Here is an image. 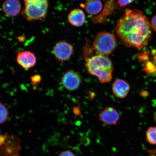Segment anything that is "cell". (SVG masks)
Masks as SVG:
<instances>
[{
  "label": "cell",
  "instance_id": "obj_7",
  "mask_svg": "<svg viewBox=\"0 0 156 156\" xmlns=\"http://www.w3.org/2000/svg\"><path fill=\"white\" fill-rule=\"evenodd\" d=\"M80 76L73 71H68L64 74L61 79V83L65 89L69 91L76 90L81 83Z\"/></svg>",
  "mask_w": 156,
  "mask_h": 156
},
{
  "label": "cell",
  "instance_id": "obj_20",
  "mask_svg": "<svg viewBox=\"0 0 156 156\" xmlns=\"http://www.w3.org/2000/svg\"><path fill=\"white\" fill-rule=\"evenodd\" d=\"M151 55L152 58V61L154 66L156 69V47L155 48L152 50L151 52Z\"/></svg>",
  "mask_w": 156,
  "mask_h": 156
},
{
  "label": "cell",
  "instance_id": "obj_26",
  "mask_svg": "<svg viewBox=\"0 0 156 156\" xmlns=\"http://www.w3.org/2000/svg\"><path fill=\"white\" fill-rule=\"evenodd\" d=\"M154 121L156 123V111L154 115Z\"/></svg>",
  "mask_w": 156,
  "mask_h": 156
},
{
  "label": "cell",
  "instance_id": "obj_22",
  "mask_svg": "<svg viewBox=\"0 0 156 156\" xmlns=\"http://www.w3.org/2000/svg\"><path fill=\"white\" fill-rule=\"evenodd\" d=\"M73 112L74 114L76 115L80 116H81V112L80 110V107L79 106L74 107L73 108Z\"/></svg>",
  "mask_w": 156,
  "mask_h": 156
},
{
  "label": "cell",
  "instance_id": "obj_2",
  "mask_svg": "<svg viewBox=\"0 0 156 156\" xmlns=\"http://www.w3.org/2000/svg\"><path fill=\"white\" fill-rule=\"evenodd\" d=\"M85 67L90 75L95 76L101 83H108L112 79L114 69L112 61L107 56L98 55L85 58Z\"/></svg>",
  "mask_w": 156,
  "mask_h": 156
},
{
  "label": "cell",
  "instance_id": "obj_19",
  "mask_svg": "<svg viewBox=\"0 0 156 156\" xmlns=\"http://www.w3.org/2000/svg\"><path fill=\"white\" fill-rule=\"evenodd\" d=\"M58 156H75V155L72 151H65L61 152Z\"/></svg>",
  "mask_w": 156,
  "mask_h": 156
},
{
  "label": "cell",
  "instance_id": "obj_13",
  "mask_svg": "<svg viewBox=\"0 0 156 156\" xmlns=\"http://www.w3.org/2000/svg\"><path fill=\"white\" fill-rule=\"evenodd\" d=\"M85 15L83 11L81 9H76L72 10L68 16V20L73 26L81 27L85 21Z\"/></svg>",
  "mask_w": 156,
  "mask_h": 156
},
{
  "label": "cell",
  "instance_id": "obj_15",
  "mask_svg": "<svg viewBox=\"0 0 156 156\" xmlns=\"http://www.w3.org/2000/svg\"><path fill=\"white\" fill-rule=\"evenodd\" d=\"M148 142L152 145H156V127H150L146 133Z\"/></svg>",
  "mask_w": 156,
  "mask_h": 156
},
{
  "label": "cell",
  "instance_id": "obj_23",
  "mask_svg": "<svg viewBox=\"0 0 156 156\" xmlns=\"http://www.w3.org/2000/svg\"><path fill=\"white\" fill-rule=\"evenodd\" d=\"M146 151L149 153L150 156H156V149L151 150L146 149Z\"/></svg>",
  "mask_w": 156,
  "mask_h": 156
},
{
  "label": "cell",
  "instance_id": "obj_1",
  "mask_svg": "<svg viewBox=\"0 0 156 156\" xmlns=\"http://www.w3.org/2000/svg\"><path fill=\"white\" fill-rule=\"evenodd\" d=\"M115 30L122 43L139 50L147 45L151 35L149 20L138 9H126Z\"/></svg>",
  "mask_w": 156,
  "mask_h": 156
},
{
  "label": "cell",
  "instance_id": "obj_4",
  "mask_svg": "<svg viewBox=\"0 0 156 156\" xmlns=\"http://www.w3.org/2000/svg\"><path fill=\"white\" fill-rule=\"evenodd\" d=\"M117 44V39L113 34L99 32L94 41L93 48L99 55L107 56L114 51Z\"/></svg>",
  "mask_w": 156,
  "mask_h": 156
},
{
  "label": "cell",
  "instance_id": "obj_3",
  "mask_svg": "<svg viewBox=\"0 0 156 156\" xmlns=\"http://www.w3.org/2000/svg\"><path fill=\"white\" fill-rule=\"evenodd\" d=\"M24 9L21 14L30 21L38 20L46 17L48 2L47 0H25Z\"/></svg>",
  "mask_w": 156,
  "mask_h": 156
},
{
  "label": "cell",
  "instance_id": "obj_12",
  "mask_svg": "<svg viewBox=\"0 0 156 156\" xmlns=\"http://www.w3.org/2000/svg\"><path fill=\"white\" fill-rule=\"evenodd\" d=\"M2 9L6 15L9 16L14 17L20 12L21 3L17 0H8L3 3Z\"/></svg>",
  "mask_w": 156,
  "mask_h": 156
},
{
  "label": "cell",
  "instance_id": "obj_16",
  "mask_svg": "<svg viewBox=\"0 0 156 156\" xmlns=\"http://www.w3.org/2000/svg\"><path fill=\"white\" fill-rule=\"evenodd\" d=\"M0 123L3 124L7 120L9 116V110L5 105L1 102L0 103Z\"/></svg>",
  "mask_w": 156,
  "mask_h": 156
},
{
  "label": "cell",
  "instance_id": "obj_24",
  "mask_svg": "<svg viewBox=\"0 0 156 156\" xmlns=\"http://www.w3.org/2000/svg\"><path fill=\"white\" fill-rule=\"evenodd\" d=\"M25 40V37L24 36H20L18 37V40L20 42H23Z\"/></svg>",
  "mask_w": 156,
  "mask_h": 156
},
{
  "label": "cell",
  "instance_id": "obj_11",
  "mask_svg": "<svg viewBox=\"0 0 156 156\" xmlns=\"http://www.w3.org/2000/svg\"><path fill=\"white\" fill-rule=\"evenodd\" d=\"M130 89V86L129 83L123 80H117L112 85L113 93L118 98H125L128 95Z\"/></svg>",
  "mask_w": 156,
  "mask_h": 156
},
{
  "label": "cell",
  "instance_id": "obj_6",
  "mask_svg": "<svg viewBox=\"0 0 156 156\" xmlns=\"http://www.w3.org/2000/svg\"><path fill=\"white\" fill-rule=\"evenodd\" d=\"M52 52L56 59L62 63L70 59L73 53L74 48L69 43L61 41L54 47Z\"/></svg>",
  "mask_w": 156,
  "mask_h": 156
},
{
  "label": "cell",
  "instance_id": "obj_8",
  "mask_svg": "<svg viewBox=\"0 0 156 156\" xmlns=\"http://www.w3.org/2000/svg\"><path fill=\"white\" fill-rule=\"evenodd\" d=\"M99 120L107 126L116 125L120 119L116 109L112 107L105 108L99 115Z\"/></svg>",
  "mask_w": 156,
  "mask_h": 156
},
{
  "label": "cell",
  "instance_id": "obj_21",
  "mask_svg": "<svg viewBox=\"0 0 156 156\" xmlns=\"http://www.w3.org/2000/svg\"><path fill=\"white\" fill-rule=\"evenodd\" d=\"M151 27L156 32V15L152 19L151 22Z\"/></svg>",
  "mask_w": 156,
  "mask_h": 156
},
{
  "label": "cell",
  "instance_id": "obj_25",
  "mask_svg": "<svg viewBox=\"0 0 156 156\" xmlns=\"http://www.w3.org/2000/svg\"><path fill=\"white\" fill-rule=\"evenodd\" d=\"M147 91H142L141 93H140V95H141L142 96L145 97L147 96Z\"/></svg>",
  "mask_w": 156,
  "mask_h": 156
},
{
  "label": "cell",
  "instance_id": "obj_10",
  "mask_svg": "<svg viewBox=\"0 0 156 156\" xmlns=\"http://www.w3.org/2000/svg\"><path fill=\"white\" fill-rule=\"evenodd\" d=\"M117 3L114 1H106L105 8L100 15L91 19L94 23H103L106 22L107 17L112 15L115 11L119 9Z\"/></svg>",
  "mask_w": 156,
  "mask_h": 156
},
{
  "label": "cell",
  "instance_id": "obj_5",
  "mask_svg": "<svg viewBox=\"0 0 156 156\" xmlns=\"http://www.w3.org/2000/svg\"><path fill=\"white\" fill-rule=\"evenodd\" d=\"M5 135V141L0 145L1 154H2L3 156H19L20 140L14 135H9L7 133Z\"/></svg>",
  "mask_w": 156,
  "mask_h": 156
},
{
  "label": "cell",
  "instance_id": "obj_17",
  "mask_svg": "<svg viewBox=\"0 0 156 156\" xmlns=\"http://www.w3.org/2000/svg\"><path fill=\"white\" fill-rule=\"evenodd\" d=\"M31 81L33 84H37L40 83L42 80V78L40 75H35L30 77Z\"/></svg>",
  "mask_w": 156,
  "mask_h": 156
},
{
  "label": "cell",
  "instance_id": "obj_18",
  "mask_svg": "<svg viewBox=\"0 0 156 156\" xmlns=\"http://www.w3.org/2000/svg\"><path fill=\"white\" fill-rule=\"evenodd\" d=\"M133 2V1H118L117 2V3L120 7H124L130 4V3Z\"/></svg>",
  "mask_w": 156,
  "mask_h": 156
},
{
  "label": "cell",
  "instance_id": "obj_14",
  "mask_svg": "<svg viewBox=\"0 0 156 156\" xmlns=\"http://www.w3.org/2000/svg\"><path fill=\"white\" fill-rule=\"evenodd\" d=\"M102 3L100 1H87L85 3V10L90 15L98 14L102 11Z\"/></svg>",
  "mask_w": 156,
  "mask_h": 156
},
{
  "label": "cell",
  "instance_id": "obj_9",
  "mask_svg": "<svg viewBox=\"0 0 156 156\" xmlns=\"http://www.w3.org/2000/svg\"><path fill=\"white\" fill-rule=\"evenodd\" d=\"M17 62L25 69H30L35 65L36 58L34 54L29 51H19L17 54Z\"/></svg>",
  "mask_w": 156,
  "mask_h": 156
}]
</instances>
